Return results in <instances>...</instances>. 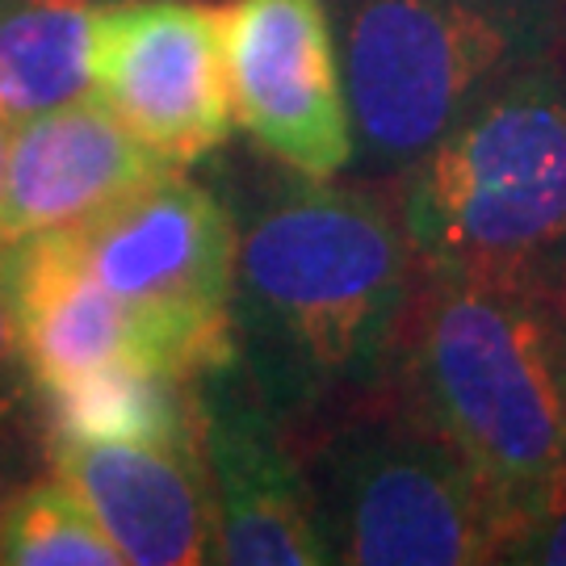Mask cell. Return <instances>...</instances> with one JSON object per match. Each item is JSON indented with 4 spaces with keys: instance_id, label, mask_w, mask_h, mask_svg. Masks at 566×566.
Returning <instances> with one entry per match:
<instances>
[{
    "instance_id": "cell-5",
    "label": "cell",
    "mask_w": 566,
    "mask_h": 566,
    "mask_svg": "<svg viewBox=\"0 0 566 566\" xmlns=\"http://www.w3.org/2000/svg\"><path fill=\"white\" fill-rule=\"evenodd\" d=\"M67 231L84 269L139 319L151 365L198 382L235 361L240 235L210 189L172 168Z\"/></svg>"
},
{
    "instance_id": "cell-19",
    "label": "cell",
    "mask_w": 566,
    "mask_h": 566,
    "mask_svg": "<svg viewBox=\"0 0 566 566\" xmlns=\"http://www.w3.org/2000/svg\"><path fill=\"white\" fill-rule=\"evenodd\" d=\"M9 130H13V126L0 118V189H4V156H9Z\"/></svg>"
},
{
    "instance_id": "cell-16",
    "label": "cell",
    "mask_w": 566,
    "mask_h": 566,
    "mask_svg": "<svg viewBox=\"0 0 566 566\" xmlns=\"http://www.w3.org/2000/svg\"><path fill=\"white\" fill-rule=\"evenodd\" d=\"M34 390L30 365L21 353L18 306H13V261H9V240L0 235V411H18Z\"/></svg>"
},
{
    "instance_id": "cell-20",
    "label": "cell",
    "mask_w": 566,
    "mask_h": 566,
    "mask_svg": "<svg viewBox=\"0 0 566 566\" xmlns=\"http://www.w3.org/2000/svg\"><path fill=\"white\" fill-rule=\"evenodd\" d=\"M549 290H554V298H558V306H563V319H566V269L549 282Z\"/></svg>"
},
{
    "instance_id": "cell-4",
    "label": "cell",
    "mask_w": 566,
    "mask_h": 566,
    "mask_svg": "<svg viewBox=\"0 0 566 566\" xmlns=\"http://www.w3.org/2000/svg\"><path fill=\"white\" fill-rule=\"evenodd\" d=\"M306 479L332 563H500L516 533L470 462L407 416L390 386L332 424Z\"/></svg>"
},
{
    "instance_id": "cell-2",
    "label": "cell",
    "mask_w": 566,
    "mask_h": 566,
    "mask_svg": "<svg viewBox=\"0 0 566 566\" xmlns=\"http://www.w3.org/2000/svg\"><path fill=\"white\" fill-rule=\"evenodd\" d=\"M390 395L462 453L516 533L566 504V319L542 277L420 269Z\"/></svg>"
},
{
    "instance_id": "cell-9",
    "label": "cell",
    "mask_w": 566,
    "mask_h": 566,
    "mask_svg": "<svg viewBox=\"0 0 566 566\" xmlns=\"http://www.w3.org/2000/svg\"><path fill=\"white\" fill-rule=\"evenodd\" d=\"M198 437L214 500V563H332L311 479L240 357L198 378Z\"/></svg>"
},
{
    "instance_id": "cell-6",
    "label": "cell",
    "mask_w": 566,
    "mask_h": 566,
    "mask_svg": "<svg viewBox=\"0 0 566 566\" xmlns=\"http://www.w3.org/2000/svg\"><path fill=\"white\" fill-rule=\"evenodd\" d=\"M512 42V21L483 0H361L344 39V97L361 143L411 164L479 102Z\"/></svg>"
},
{
    "instance_id": "cell-13",
    "label": "cell",
    "mask_w": 566,
    "mask_h": 566,
    "mask_svg": "<svg viewBox=\"0 0 566 566\" xmlns=\"http://www.w3.org/2000/svg\"><path fill=\"white\" fill-rule=\"evenodd\" d=\"M46 437L93 446H177L198 441V382L143 361L93 369L46 390Z\"/></svg>"
},
{
    "instance_id": "cell-7",
    "label": "cell",
    "mask_w": 566,
    "mask_h": 566,
    "mask_svg": "<svg viewBox=\"0 0 566 566\" xmlns=\"http://www.w3.org/2000/svg\"><path fill=\"white\" fill-rule=\"evenodd\" d=\"M93 93L164 164L185 168L223 147V9L202 0H109L93 21Z\"/></svg>"
},
{
    "instance_id": "cell-1",
    "label": "cell",
    "mask_w": 566,
    "mask_h": 566,
    "mask_svg": "<svg viewBox=\"0 0 566 566\" xmlns=\"http://www.w3.org/2000/svg\"><path fill=\"white\" fill-rule=\"evenodd\" d=\"M416 256L399 202L374 189L290 185L256 214L235 252V357L285 424L386 395Z\"/></svg>"
},
{
    "instance_id": "cell-18",
    "label": "cell",
    "mask_w": 566,
    "mask_h": 566,
    "mask_svg": "<svg viewBox=\"0 0 566 566\" xmlns=\"http://www.w3.org/2000/svg\"><path fill=\"white\" fill-rule=\"evenodd\" d=\"M500 563H546L566 566V504L537 516L504 546Z\"/></svg>"
},
{
    "instance_id": "cell-11",
    "label": "cell",
    "mask_w": 566,
    "mask_h": 566,
    "mask_svg": "<svg viewBox=\"0 0 566 566\" xmlns=\"http://www.w3.org/2000/svg\"><path fill=\"white\" fill-rule=\"evenodd\" d=\"M46 458L81 491L122 563H214V500L202 437L177 446H93L46 437Z\"/></svg>"
},
{
    "instance_id": "cell-17",
    "label": "cell",
    "mask_w": 566,
    "mask_h": 566,
    "mask_svg": "<svg viewBox=\"0 0 566 566\" xmlns=\"http://www.w3.org/2000/svg\"><path fill=\"white\" fill-rule=\"evenodd\" d=\"M51 470L46 458V432L34 437L25 416L18 411H0V521H4V507L13 504L25 483H34L39 474Z\"/></svg>"
},
{
    "instance_id": "cell-10",
    "label": "cell",
    "mask_w": 566,
    "mask_h": 566,
    "mask_svg": "<svg viewBox=\"0 0 566 566\" xmlns=\"http://www.w3.org/2000/svg\"><path fill=\"white\" fill-rule=\"evenodd\" d=\"M172 172L147 143L122 126L97 93L13 122L4 189H0V235L21 240L34 231L76 227L105 214L143 185Z\"/></svg>"
},
{
    "instance_id": "cell-15",
    "label": "cell",
    "mask_w": 566,
    "mask_h": 566,
    "mask_svg": "<svg viewBox=\"0 0 566 566\" xmlns=\"http://www.w3.org/2000/svg\"><path fill=\"white\" fill-rule=\"evenodd\" d=\"M0 566H122V554L81 491L46 470L4 507Z\"/></svg>"
},
{
    "instance_id": "cell-12",
    "label": "cell",
    "mask_w": 566,
    "mask_h": 566,
    "mask_svg": "<svg viewBox=\"0 0 566 566\" xmlns=\"http://www.w3.org/2000/svg\"><path fill=\"white\" fill-rule=\"evenodd\" d=\"M9 261L21 353L39 395L105 365H151L139 319L84 269L67 227L9 240Z\"/></svg>"
},
{
    "instance_id": "cell-3",
    "label": "cell",
    "mask_w": 566,
    "mask_h": 566,
    "mask_svg": "<svg viewBox=\"0 0 566 566\" xmlns=\"http://www.w3.org/2000/svg\"><path fill=\"white\" fill-rule=\"evenodd\" d=\"M399 219L416 269L525 273L566 269V93L516 81L479 97L407 164Z\"/></svg>"
},
{
    "instance_id": "cell-14",
    "label": "cell",
    "mask_w": 566,
    "mask_h": 566,
    "mask_svg": "<svg viewBox=\"0 0 566 566\" xmlns=\"http://www.w3.org/2000/svg\"><path fill=\"white\" fill-rule=\"evenodd\" d=\"M93 0H0V118L93 93Z\"/></svg>"
},
{
    "instance_id": "cell-8",
    "label": "cell",
    "mask_w": 566,
    "mask_h": 566,
    "mask_svg": "<svg viewBox=\"0 0 566 566\" xmlns=\"http://www.w3.org/2000/svg\"><path fill=\"white\" fill-rule=\"evenodd\" d=\"M223 51L235 126L298 177L344 172L353 114L324 0H231Z\"/></svg>"
}]
</instances>
